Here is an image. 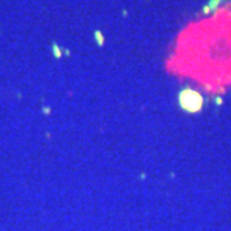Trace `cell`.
Returning <instances> with one entry per match:
<instances>
[{"label": "cell", "mask_w": 231, "mask_h": 231, "mask_svg": "<svg viewBox=\"0 0 231 231\" xmlns=\"http://www.w3.org/2000/svg\"><path fill=\"white\" fill-rule=\"evenodd\" d=\"M194 98L197 99L198 98V95L195 94V93H190V91H186V93H184L181 95V103H182V105H184L185 108H188V109H191V104H197V105H199V102H194Z\"/></svg>", "instance_id": "obj_1"}]
</instances>
